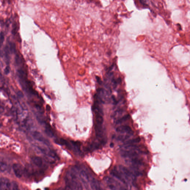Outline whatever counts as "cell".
Returning a JSON list of instances; mask_svg holds the SVG:
<instances>
[{"mask_svg": "<svg viewBox=\"0 0 190 190\" xmlns=\"http://www.w3.org/2000/svg\"><path fill=\"white\" fill-rule=\"evenodd\" d=\"M116 131L119 133H127V134H130L132 136L134 133L131 127L129 126L126 125H122L116 128Z\"/></svg>", "mask_w": 190, "mask_h": 190, "instance_id": "cell-11", "label": "cell"}, {"mask_svg": "<svg viewBox=\"0 0 190 190\" xmlns=\"http://www.w3.org/2000/svg\"><path fill=\"white\" fill-rule=\"evenodd\" d=\"M45 132L46 134L49 137H53L55 136V133L54 132L53 129L51 127V126L47 123H45Z\"/></svg>", "mask_w": 190, "mask_h": 190, "instance_id": "cell-15", "label": "cell"}, {"mask_svg": "<svg viewBox=\"0 0 190 190\" xmlns=\"http://www.w3.org/2000/svg\"><path fill=\"white\" fill-rule=\"evenodd\" d=\"M9 50L12 53H15L16 52V47L15 44L13 42L9 43Z\"/></svg>", "mask_w": 190, "mask_h": 190, "instance_id": "cell-22", "label": "cell"}, {"mask_svg": "<svg viewBox=\"0 0 190 190\" xmlns=\"http://www.w3.org/2000/svg\"><path fill=\"white\" fill-rule=\"evenodd\" d=\"M4 40H5V36H4V34L2 32H1V33H0V45L1 46L2 45Z\"/></svg>", "mask_w": 190, "mask_h": 190, "instance_id": "cell-26", "label": "cell"}, {"mask_svg": "<svg viewBox=\"0 0 190 190\" xmlns=\"http://www.w3.org/2000/svg\"><path fill=\"white\" fill-rule=\"evenodd\" d=\"M109 188L111 190H117V187L115 186V185L114 184H108Z\"/></svg>", "mask_w": 190, "mask_h": 190, "instance_id": "cell-27", "label": "cell"}, {"mask_svg": "<svg viewBox=\"0 0 190 190\" xmlns=\"http://www.w3.org/2000/svg\"><path fill=\"white\" fill-rule=\"evenodd\" d=\"M32 136L35 139L44 143L47 146L50 145L49 141L46 139L40 132L36 131H34L32 133Z\"/></svg>", "mask_w": 190, "mask_h": 190, "instance_id": "cell-7", "label": "cell"}, {"mask_svg": "<svg viewBox=\"0 0 190 190\" xmlns=\"http://www.w3.org/2000/svg\"><path fill=\"white\" fill-rule=\"evenodd\" d=\"M78 168L79 171L78 176L80 180L82 182L86 189L88 190H89V186L88 184L89 177L88 173L83 169L78 167Z\"/></svg>", "mask_w": 190, "mask_h": 190, "instance_id": "cell-3", "label": "cell"}, {"mask_svg": "<svg viewBox=\"0 0 190 190\" xmlns=\"http://www.w3.org/2000/svg\"><path fill=\"white\" fill-rule=\"evenodd\" d=\"M38 148L42 153L44 154L47 157H48V159L49 161H51L50 159L52 162L54 161L53 160L55 161L56 160L59 159L58 156L53 150L40 146L38 147Z\"/></svg>", "mask_w": 190, "mask_h": 190, "instance_id": "cell-2", "label": "cell"}, {"mask_svg": "<svg viewBox=\"0 0 190 190\" xmlns=\"http://www.w3.org/2000/svg\"><path fill=\"white\" fill-rule=\"evenodd\" d=\"M131 136H132L131 135L129 134H127L126 135H121L117 137V139L118 141L124 142V141H126L128 139H129V138Z\"/></svg>", "mask_w": 190, "mask_h": 190, "instance_id": "cell-20", "label": "cell"}, {"mask_svg": "<svg viewBox=\"0 0 190 190\" xmlns=\"http://www.w3.org/2000/svg\"><path fill=\"white\" fill-rule=\"evenodd\" d=\"M32 160L34 164L38 167L41 168L43 167L44 161L41 157L38 156H35L32 157Z\"/></svg>", "mask_w": 190, "mask_h": 190, "instance_id": "cell-14", "label": "cell"}, {"mask_svg": "<svg viewBox=\"0 0 190 190\" xmlns=\"http://www.w3.org/2000/svg\"><path fill=\"white\" fill-rule=\"evenodd\" d=\"M81 144L78 141H71L67 142L66 146L74 151L75 153L78 154L81 153L80 146Z\"/></svg>", "mask_w": 190, "mask_h": 190, "instance_id": "cell-6", "label": "cell"}, {"mask_svg": "<svg viewBox=\"0 0 190 190\" xmlns=\"http://www.w3.org/2000/svg\"><path fill=\"white\" fill-rule=\"evenodd\" d=\"M140 141H141V139L139 137L136 138V139H133L129 140L126 141L124 142V146L129 145V144H133L136 143H138V142H140Z\"/></svg>", "mask_w": 190, "mask_h": 190, "instance_id": "cell-18", "label": "cell"}, {"mask_svg": "<svg viewBox=\"0 0 190 190\" xmlns=\"http://www.w3.org/2000/svg\"><path fill=\"white\" fill-rule=\"evenodd\" d=\"M78 169L77 166L74 167L67 172L65 176V181L67 186L75 190H82L78 176Z\"/></svg>", "mask_w": 190, "mask_h": 190, "instance_id": "cell-1", "label": "cell"}, {"mask_svg": "<svg viewBox=\"0 0 190 190\" xmlns=\"http://www.w3.org/2000/svg\"><path fill=\"white\" fill-rule=\"evenodd\" d=\"M12 168L16 176L18 178H21L24 172L22 166L19 164L15 163L13 164Z\"/></svg>", "mask_w": 190, "mask_h": 190, "instance_id": "cell-8", "label": "cell"}, {"mask_svg": "<svg viewBox=\"0 0 190 190\" xmlns=\"http://www.w3.org/2000/svg\"><path fill=\"white\" fill-rule=\"evenodd\" d=\"M65 190H73L72 189H71V188H69L67 186L66 187V188H65Z\"/></svg>", "mask_w": 190, "mask_h": 190, "instance_id": "cell-31", "label": "cell"}, {"mask_svg": "<svg viewBox=\"0 0 190 190\" xmlns=\"http://www.w3.org/2000/svg\"><path fill=\"white\" fill-rule=\"evenodd\" d=\"M119 170L121 174L124 176V177L126 178L128 180H135L136 176L133 174L131 170H130L127 168L122 166H120Z\"/></svg>", "mask_w": 190, "mask_h": 190, "instance_id": "cell-5", "label": "cell"}, {"mask_svg": "<svg viewBox=\"0 0 190 190\" xmlns=\"http://www.w3.org/2000/svg\"><path fill=\"white\" fill-rule=\"evenodd\" d=\"M100 145L97 142H93L92 143L90 144L89 146V150H95V149H97L99 148Z\"/></svg>", "mask_w": 190, "mask_h": 190, "instance_id": "cell-23", "label": "cell"}, {"mask_svg": "<svg viewBox=\"0 0 190 190\" xmlns=\"http://www.w3.org/2000/svg\"><path fill=\"white\" fill-rule=\"evenodd\" d=\"M7 165L6 164L3 162L0 163V171L1 172H4L7 169Z\"/></svg>", "mask_w": 190, "mask_h": 190, "instance_id": "cell-24", "label": "cell"}, {"mask_svg": "<svg viewBox=\"0 0 190 190\" xmlns=\"http://www.w3.org/2000/svg\"><path fill=\"white\" fill-rule=\"evenodd\" d=\"M11 183L8 179L2 177L0 179V190H11Z\"/></svg>", "mask_w": 190, "mask_h": 190, "instance_id": "cell-10", "label": "cell"}, {"mask_svg": "<svg viewBox=\"0 0 190 190\" xmlns=\"http://www.w3.org/2000/svg\"><path fill=\"white\" fill-rule=\"evenodd\" d=\"M17 95H18V96L19 97H23V93H22L21 91H18V93H17Z\"/></svg>", "mask_w": 190, "mask_h": 190, "instance_id": "cell-30", "label": "cell"}, {"mask_svg": "<svg viewBox=\"0 0 190 190\" xmlns=\"http://www.w3.org/2000/svg\"><path fill=\"white\" fill-rule=\"evenodd\" d=\"M96 79H97V81L98 82V84L100 85L102 84V81L101 80L100 78H99V77L97 76V77H96Z\"/></svg>", "mask_w": 190, "mask_h": 190, "instance_id": "cell-29", "label": "cell"}, {"mask_svg": "<svg viewBox=\"0 0 190 190\" xmlns=\"http://www.w3.org/2000/svg\"><path fill=\"white\" fill-rule=\"evenodd\" d=\"M9 48L7 45H6L4 48V56L6 60V62L7 64H9V61H10V56H9Z\"/></svg>", "mask_w": 190, "mask_h": 190, "instance_id": "cell-17", "label": "cell"}, {"mask_svg": "<svg viewBox=\"0 0 190 190\" xmlns=\"http://www.w3.org/2000/svg\"><path fill=\"white\" fill-rule=\"evenodd\" d=\"M36 190H41V189H36Z\"/></svg>", "mask_w": 190, "mask_h": 190, "instance_id": "cell-33", "label": "cell"}, {"mask_svg": "<svg viewBox=\"0 0 190 190\" xmlns=\"http://www.w3.org/2000/svg\"><path fill=\"white\" fill-rule=\"evenodd\" d=\"M140 153H144V152L140 149L138 150H122L121 156L124 158H133L137 157Z\"/></svg>", "mask_w": 190, "mask_h": 190, "instance_id": "cell-4", "label": "cell"}, {"mask_svg": "<svg viewBox=\"0 0 190 190\" xmlns=\"http://www.w3.org/2000/svg\"><path fill=\"white\" fill-rule=\"evenodd\" d=\"M111 175H112L113 176L117 178L118 179L120 180L123 183L126 184H127L126 180L124 178L122 177V174L120 173L116 169H114L111 170L110 172Z\"/></svg>", "mask_w": 190, "mask_h": 190, "instance_id": "cell-13", "label": "cell"}, {"mask_svg": "<svg viewBox=\"0 0 190 190\" xmlns=\"http://www.w3.org/2000/svg\"><path fill=\"white\" fill-rule=\"evenodd\" d=\"M12 190H20V188L17 183L14 182L12 184Z\"/></svg>", "mask_w": 190, "mask_h": 190, "instance_id": "cell-25", "label": "cell"}, {"mask_svg": "<svg viewBox=\"0 0 190 190\" xmlns=\"http://www.w3.org/2000/svg\"><path fill=\"white\" fill-rule=\"evenodd\" d=\"M129 118H130V116H129V115H124L122 118H120L119 119L117 120L116 121V124H121L122 122H125V121L129 119Z\"/></svg>", "mask_w": 190, "mask_h": 190, "instance_id": "cell-21", "label": "cell"}, {"mask_svg": "<svg viewBox=\"0 0 190 190\" xmlns=\"http://www.w3.org/2000/svg\"><path fill=\"white\" fill-rule=\"evenodd\" d=\"M91 186L94 190H101L100 184L97 180L93 178L91 182Z\"/></svg>", "mask_w": 190, "mask_h": 190, "instance_id": "cell-16", "label": "cell"}, {"mask_svg": "<svg viewBox=\"0 0 190 190\" xmlns=\"http://www.w3.org/2000/svg\"><path fill=\"white\" fill-rule=\"evenodd\" d=\"M95 118L97 124L102 125L103 122V118L102 115L98 113H95Z\"/></svg>", "mask_w": 190, "mask_h": 190, "instance_id": "cell-19", "label": "cell"}, {"mask_svg": "<svg viewBox=\"0 0 190 190\" xmlns=\"http://www.w3.org/2000/svg\"><path fill=\"white\" fill-rule=\"evenodd\" d=\"M95 130L96 136L98 139H102L103 135V128L102 125L96 124L95 126Z\"/></svg>", "mask_w": 190, "mask_h": 190, "instance_id": "cell-12", "label": "cell"}, {"mask_svg": "<svg viewBox=\"0 0 190 190\" xmlns=\"http://www.w3.org/2000/svg\"><path fill=\"white\" fill-rule=\"evenodd\" d=\"M114 146V144L113 142L111 143L110 144V147L111 148H113Z\"/></svg>", "mask_w": 190, "mask_h": 190, "instance_id": "cell-32", "label": "cell"}, {"mask_svg": "<svg viewBox=\"0 0 190 190\" xmlns=\"http://www.w3.org/2000/svg\"><path fill=\"white\" fill-rule=\"evenodd\" d=\"M9 72H10V67H9V66L7 65L4 69V73L5 74L7 75L9 73Z\"/></svg>", "mask_w": 190, "mask_h": 190, "instance_id": "cell-28", "label": "cell"}, {"mask_svg": "<svg viewBox=\"0 0 190 190\" xmlns=\"http://www.w3.org/2000/svg\"><path fill=\"white\" fill-rule=\"evenodd\" d=\"M126 163L130 165L133 168H138L139 167L143 165V163L142 160L137 157L131 158L127 160L126 161Z\"/></svg>", "mask_w": 190, "mask_h": 190, "instance_id": "cell-9", "label": "cell"}]
</instances>
